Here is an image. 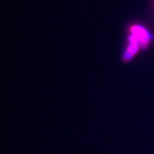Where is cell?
<instances>
[{
	"label": "cell",
	"mask_w": 154,
	"mask_h": 154,
	"mask_svg": "<svg viewBox=\"0 0 154 154\" xmlns=\"http://www.w3.org/2000/svg\"><path fill=\"white\" fill-rule=\"evenodd\" d=\"M151 34L143 27L133 25L129 28V33L126 51L124 52V60H129L135 55L140 49L146 47L151 41Z\"/></svg>",
	"instance_id": "cell-1"
}]
</instances>
